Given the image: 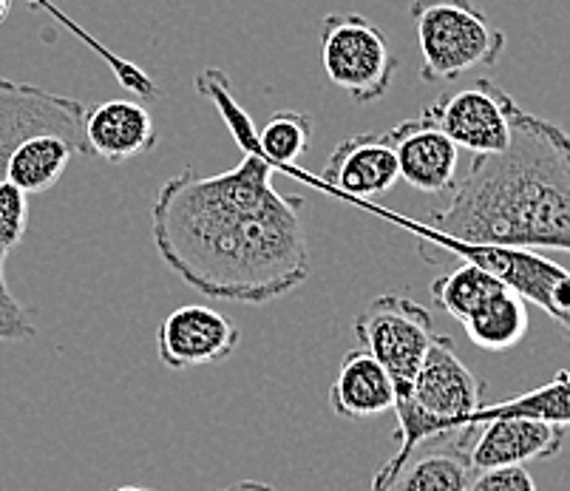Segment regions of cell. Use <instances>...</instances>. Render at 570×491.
Segmentation results:
<instances>
[{
	"label": "cell",
	"mask_w": 570,
	"mask_h": 491,
	"mask_svg": "<svg viewBox=\"0 0 570 491\" xmlns=\"http://www.w3.org/2000/svg\"><path fill=\"white\" fill-rule=\"evenodd\" d=\"M304 196L273 188V163L247 151L236 168H183L159 188L151 239L170 273L207 298L267 304L309 276Z\"/></svg>",
	"instance_id": "cell-1"
},
{
	"label": "cell",
	"mask_w": 570,
	"mask_h": 491,
	"mask_svg": "<svg viewBox=\"0 0 570 491\" xmlns=\"http://www.w3.org/2000/svg\"><path fill=\"white\" fill-rule=\"evenodd\" d=\"M429 225L460 245L570 253V134L517 108L505 151L474 157Z\"/></svg>",
	"instance_id": "cell-2"
},
{
	"label": "cell",
	"mask_w": 570,
	"mask_h": 491,
	"mask_svg": "<svg viewBox=\"0 0 570 491\" xmlns=\"http://www.w3.org/2000/svg\"><path fill=\"white\" fill-rule=\"evenodd\" d=\"M485 384L463 364L458 346L449 335H434L414 379L412 395L406 403L395 406L397 415V449L395 454L377 469L372 491H386L406 463L409 454L420 443L445 435L480 432L476 412L483 410Z\"/></svg>",
	"instance_id": "cell-3"
},
{
	"label": "cell",
	"mask_w": 570,
	"mask_h": 491,
	"mask_svg": "<svg viewBox=\"0 0 570 491\" xmlns=\"http://www.w3.org/2000/svg\"><path fill=\"white\" fill-rule=\"evenodd\" d=\"M409 18L420 46V80L454 82L505 51V32L471 0H412Z\"/></svg>",
	"instance_id": "cell-4"
},
{
	"label": "cell",
	"mask_w": 570,
	"mask_h": 491,
	"mask_svg": "<svg viewBox=\"0 0 570 491\" xmlns=\"http://www.w3.org/2000/svg\"><path fill=\"white\" fill-rule=\"evenodd\" d=\"M321 63L326 80L357 106L381 100L397 75V57L383 29L357 12L321 20Z\"/></svg>",
	"instance_id": "cell-5"
},
{
	"label": "cell",
	"mask_w": 570,
	"mask_h": 491,
	"mask_svg": "<svg viewBox=\"0 0 570 491\" xmlns=\"http://www.w3.org/2000/svg\"><path fill=\"white\" fill-rule=\"evenodd\" d=\"M352 330L366 353L386 370L395 386V406L406 403L429 344L438 335L429 310L401 293H381L355 315Z\"/></svg>",
	"instance_id": "cell-6"
},
{
	"label": "cell",
	"mask_w": 570,
	"mask_h": 491,
	"mask_svg": "<svg viewBox=\"0 0 570 491\" xmlns=\"http://www.w3.org/2000/svg\"><path fill=\"white\" fill-rule=\"evenodd\" d=\"M417 253L432 265H440L445 253H454L463 262L480 265L491 276L500 278L508 291L537 304L551 315L564 338L570 341V271L557 265L553 258L542 256L525 247H500V245H460V242H432L423 239Z\"/></svg>",
	"instance_id": "cell-7"
},
{
	"label": "cell",
	"mask_w": 570,
	"mask_h": 491,
	"mask_svg": "<svg viewBox=\"0 0 570 491\" xmlns=\"http://www.w3.org/2000/svg\"><path fill=\"white\" fill-rule=\"evenodd\" d=\"M517 108V100L502 86L480 77L465 89L440 95L432 106L420 111V117L434 122L460 151L480 157L505 151Z\"/></svg>",
	"instance_id": "cell-8"
},
{
	"label": "cell",
	"mask_w": 570,
	"mask_h": 491,
	"mask_svg": "<svg viewBox=\"0 0 570 491\" xmlns=\"http://www.w3.org/2000/svg\"><path fill=\"white\" fill-rule=\"evenodd\" d=\"M242 333L219 310L185 304L159 324L157 353L168 370L222 364L236 353Z\"/></svg>",
	"instance_id": "cell-9"
},
{
	"label": "cell",
	"mask_w": 570,
	"mask_h": 491,
	"mask_svg": "<svg viewBox=\"0 0 570 491\" xmlns=\"http://www.w3.org/2000/svg\"><path fill=\"white\" fill-rule=\"evenodd\" d=\"M564 429L520 415H497L480 426L469 449L474 474L491 469L525 467L531 460H551L562 452Z\"/></svg>",
	"instance_id": "cell-10"
},
{
	"label": "cell",
	"mask_w": 570,
	"mask_h": 491,
	"mask_svg": "<svg viewBox=\"0 0 570 491\" xmlns=\"http://www.w3.org/2000/svg\"><path fill=\"white\" fill-rule=\"evenodd\" d=\"M324 179L333 188L350 196H361V199H372V196L395 188L401 179V168H397L392 128L357 134V137L335 146V151L326 157Z\"/></svg>",
	"instance_id": "cell-11"
},
{
	"label": "cell",
	"mask_w": 570,
	"mask_h": 491,
	"mask_svg": "<svg viewBox=\"0 0 570 491\" xmlns=\"http://www.w3.org/2000/svg\"><path fill=\"white\" fill-rule=\"evenodd\" d=\"M82 131L88 154L114 165L142 157L159 143L151 111L137 100H106L88 106Z\"/></svg>",
	"instance_id": "cell-12"
},
{
	"label": "cell",
	"mask_w": 570,
	"mask_h": 491,
	"mask_svg": "<svg viewBox=\"0 0 570 491\" xmlns=\"http://www.w3.org/2000/svg\"><path fill=\"white\" fill-rule=\"evenodd\" d=\"M401 179L420 194H445L454 188L460 148L426 117L403 120L392 128Z\"/></svg>",
	"instance_id": "cell-13"
},
{
	"label": "cell",
	"mask_w": 570,
	"mask_h": 491,
	"mask_svg": "<svg viewBox=\"0 0 570 491\" xmlns=\"http://www.w3.org/2000/svg\"><path fill=\"white\" fill-rule=\"evenodd\" d=\"M476 432H463V435H445L434 441L420 443L401 472L395 474L392 491H469L474 480L469 449Z\"/></svg>",
	"instance_id": "cell-14"
},
{
	"label": "cell",
	"mask_w": 570,
	"mask_h": 491,
	"mask_svg": "<svg viewBox=\"0 0 570 491\" xmlns=\"http://www.w3.org/2000/svg\"><path fill=\"white\" fill-rule=\"evenodd\" d=\"M330 406L346 421L395 412V386L377 359L366 350H350L330 386Z\"/></svg>",
	"instance_id": "cell-15"
},
{
	"label": "cell",
	"mask_w": 570,
	"mask_h": 491,
	"mask_svg": "<svg viewBox=\"0 0 570 491\" xmlns=\"http://www.w3.org/2000/svg\"><path fill=\"white\" fill-rule=\"evenodd\" d=\"M77 154L88 157V148L80 139H71L66 134H35L12 151L7 165V179L18 185L26 196L46 194L63 179L71 157H77Z\"/></svg>",
	"instance_id": "cell-16"
},
{
	"label": "cell",
	"mask_w": 570,
	"mask_h": 491,
	"mask_svg": "<svg viewBox=\"0 0 570 491\" xmlns=\"http://www.w3.org/2000/svg\"><path fill=\"white\" fill-rule=\"evenodd\" d=\"M528 324H531V318H528L525 298L502 287L465 318L463 327L474 346H480L485 353H505L525 338Z\"/></svg>",
	"instance_id": "cell-17"
},
{
	"label": "cell",
	"mask_w": 570,
	"mask_h": 491,
	"mask_svg": "<svg viewBox=\"0 0 570 491\" xmlns=\"http://www.w3.org/2000/svg\"><path fill=\"white\" fill-rule=\"evenodd\" d=\"M497 415H520L562 429L570 426V372L559 370L548 384L537 386V390L508 397V401L494 403V406H483L476 412V426H483L489 418Z\"/></svg>",
	"instance_id": "cell-18"
},
{
	"label": "cell",
	"mask_w": 570,
	"mask_h": 491,
	"mask_svg": "<svg viewBox=\"0 0 570 491\" xmlns=\"http://www.w3.org/2000/svg\"><path fill=\"white\" fill-rule=\"evenodd\" d=\"M502 287H505V284L497 276H491L489 271H483L480 265H471V262H463V265L454 267L452 273L434 278L432 302L438 304L443 313H449L452 318H458V322L463 324L485 298H491L497 291H502Z\"/></svg>",
	"instance_id": "cell-19"
},
{
	"label": "cell",
	"mask_w": 570,
	"mask_h": 491,
	"mask_svg": "<svg viewBox=\"0 0 570 491\" xmlns=\"http://www.w3.org/2000/svg\"><path fill=\"white\" fill-rule=\"evenodd\" d=\"M313 117L302 111H276L258 131V151L269 163L293 165L309 151Z\"/></svg>",
	"instance_id": "cell-20"
},
{
	"label": "cell",
	"mask_w": 570,
	"mask_h": 491,
	"mask_svg": "<svg viewBox=\"0 0 570 491\" xmlns=\"http://www.w3.org/2000/svg\"><path fill=\"white\" fill-rule=\"evenodd\" d=\"M196 89L216 102V108H219L222 117H225L227 128H230L233 139H236L238 146H242V151L245 154L258 151L256 126H253V120L247 117V111H242V106L233 100L230 86H227V77L222 75V71L210 69V71H205V75L196 77Z\"/></svg>",
	"instance_id": "cell-21"
},
{
	"label": "cell",
	"mask_w": 570,
	"mask_h": 491,
	"mask_svg": "<svg viewBox=\"0 0 570 491\" xmlns=\"http://www.w3.org/2000/svg\"><path fill=\"white\" fill-rule=\"evenodd\" d=\"M26 227H29V196L9 179H0V251H14L23 242Z\"/></svg>",
	"instance_id": "cell-22"
},
{
	"label": "cell",
	"mask_w": 570,
	"mask_h": 491,
	"mask_svg": "<svg viewBox=\"0 0 570 491\" xmlns=\"http://www.w3.org/2000/svg\"><path fill=\"white\" fill-rule=\"evenodd\" d=\"M469 491H537V483L525 467H508L474 474Z\"/></svg>",
	"instance_id": "cell-23"
},
{
	"label": "cell",
	"mask_w": 570,
	"mask_h": 491,
	"mask_svg": "<svg viewBox=\"0 0 570 491\" xmlns=\"http://www.w3.org/2000/svg\"><path fill=\"white\" fill-rule=\"evenodd\" d=\"M219 491H278V489L276 485L262 483V480H238V483L225 485V489H219Z\"/></svg>",
	"instance_id": "cell-24"
},
{
	"label": "cell",
	"mask_w": 570,
	"mask_h": 491,
	"mask_svg": "<svg viewBox=\"0 0 570 491\" xmlns=\"http://www.w3.org/2000/svg\"><path fill=\"white\" fill-rule=\"evenodd\" d=\"M114 491H151V489H142V485H122V489H114Z\"/></svg>",
	"instance_id": "cell-25"
},
{
	"label": "cell",
	"mask_w": 570,
	"mask_h": 491,
	"mask_svg": "<svg viewBox=\"0 0 570 491\" xmlns=\"http://www.w3.org/2000/svg\"><path fill=\"white\" fill-rule=\"evenodd\" d=\"M386 491H392V489H386Z\"/></svg>",
	"instance_id": "cell-26"
}]
</instances>
